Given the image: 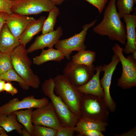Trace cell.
Masks as SVG:
<instances>
[{
  "mask_svg": "<svg viewBox=\"0 0 136 136\" xmlns=\"http://www.w3.org/2000/svg\"><path fill=\"white\" fill-rule=\"evenodd\" d=\"M116 0L109 1L104 9L103 20L93 30L97 34L107 36L111 40L124 45L126 41V29L117 11Z\"/></svg>",
  "mask_w": 136,
  "mask_h": 136,
  "instance_id": "obj_1",
  "label": "cell"
},
{
  "mask_svg": "<svg viewBox=\"0 0 136 136\" xmlns=\"http://www.w3.org/2000/svg\"><path fill=\"white\" fill-rule=\"evenodd\" d=\"M25 47L20 44L10 54L13 69L29 87L38 88L40 84L39 77L31 67V61L28 56Z\"/></svg>",
  "mask_w": 136,
  "mask_h": 136,
  "instance_id": "obj_2",
  "label": "cell"
},
{
  "mask_svg": "<svg viewBox=\"0 0 136 136\" xmlns=\"http://www.w3.org/2000/svg\"><path fill=\"white\" fill-rule=\"evenodd\" d=\"M53 79L56 95L75 115L80 118V106L84 94L80 92L63 74H58Z\"/></svg>",
  "mask_w": 136,
  "mask_h": 136,
  "instance_id": "obj_3",
  "label": "cell"
},
{
  "mask_svg": "<svg viewBox=\"0 0 136 136\" xmlns=\"http://www.w3.org/2000/svg\"><path fill=\"white\" fill-rule=\"evenodd\" d=\"M42 91L49 98L62 127H74L80 118L75 115L61 98L55 94L53 79L46 80L42 86Z\"/></svg>",
  "mask_w": 136,
  "mask_h": 136,
  "instance_id": "obj_4",
  "label": "cell"
},
{
  "mask_svg": "<svg viewBox=\"0 0 136 136\" xmlns=\"http://www.w3.org/2000/svg\"><path fill=\"white\" fill-rule=\"evenodd\" d=\"M109 111L104 98L84 94L80 106V118L88 117L107 122Z\"/></svg>",
  "mask_w": 136,
  "mask_h": 136,
  "instance_id": "obj_5",
  "label": "cell"
},
{
  "mask_svg": "<svg viewBox=\"0 0 136 136\" xmlns=\"http://www.w3.org/2000/svg\"><path fill=\"white\" fill-rule=\"evenodd\" d=\"M112 50L119 58L122 66L121 75L117 80V86L124 89L136 86V60L131 55L125 57L123 48L117 44H115Z\"/></svg>",
  "mask_w": 136,
  "mask_h": 136,
  "instance_id": "obj_6",
  "label": "cell"
},
{
  "mask_svg": "<svg viewBox=\"0 0 136 136\" xmlns=\"http://www.w3.org/2000/svg\"><path fill=\"white\" fill-rule=\"evenodd\" d=\"M97 21L96 19L90 23L85 24L80 33L69 38L59 40L55 45V48L62 52L67 59L70 60V55L73 51L78 52L87 49L84 42L87 31L95 24Z\"/></svg>",
  "mask_w": 136,
  "mask_h": 136,
  "instance_id": "obj_7",
  "label": "cell"
},
{
  "mask_svg": "<svg viewBox=\"0 0 136 136\" xmlns=\"http://www.w3.org/2000/svg\"><path fill=\"white\" fill-rule=\"evenodd\" d=\"M96 67L79 64L71 61L68 62L63 70V74L70 82L76 87L82 86L92 77Z\"/></svg>",
  "mask_w": 136,
  "mask_h": 136,
  "instance_id": "obj_8",
  "label": "cell"
},
{
  "mask_svg": "<svg viewBox=\"0 0 136 136\" xmlns=\"http://www.w3.org/2000/svg\"><path fill=\"white\" fill-rule=\"evenodd\" d=\"M11 3L12 13L27 16L49 12L56 6L50 0H16Z\"/></svg>",
  "mask_w": 136,
  "mask_h": 136,
  "instance_id": "obj_9",
  "label": "cell"
},
{
  "mask_svg": "<svg viewBox=\"0 0 136 136\" xmlns=\"http://www.w3.org/2000/svg\"><path fill=\"white\" fill-rule=\"evenodd\" d=\"M32 121L33 124L50 127L58 130L62 127L51 101L32 111Z\"/></svg>",
  "mask_w": 136,
  "mask_h": 136,
  "instance_id": "obj_10",
  "label": "cell"
},
{
  "mask_svg": "<svg viewBox=\"0 0 136 136\" xmlns=\"http://www.w3.org/2000/svg\"><path fill=\"white\" fill-rule=\"evenodd\" d=\"M49 102L47 98L37 99L33 95L24 97L21 100L18 98H14L0 106V113L8 115L22 109L40 108L47 105Z\"/></svg>",
  "mask_w": 136,
  "mask_h": 136,
  "instance_id": "obj_11",
  "label": "cell"
},
{
  "mask_svg": "<svg viewBox=\"0 0 136 136\" xmlns=\"http://www.w3.org/2000/svg\"><path fill=\"white\" fill-rule=\"evenodd\" d=\"M119 62L120 60L118 56L114 54L112 56L110 63L108 64H104L101 69V71L104 72L103 78L100 80V83L104 94V98L109 111L112 112L115 111L116 105L111 96L110 88L113 73Z\"/></svg>",
  "mask_w": 136,
  "mask_h": 136,
  "instance_id": "obj_12",
  "label": "cell"
},
{
  "mask_svg": "<svg viewBox=\"0 0 136 136\" xmlns=\"http://www.w3.org/2000/svg\"><path fill=\"white\" fill-rule=\"evenodd\" d=\"M63 34V30L61 27H57L56 30L46 33L38 36L34 42L26 50L28 53L43 49L45 47L53 48L60 40Z\"/></svg>",
  "mask_w": 136,
  "mask_h": 136,
  "instance_id": "obj_13",
  "label": "cell"
},
{
  "mask_svg": "<svg viewBox=\"0 0 136 136\" xmlns=\"http://www.w3.org/2000/svg\"><path fill=\"white\" fill-rule=\"evenodd\" d=\"M35 20L32 17L12 13L8 14L6 24L13 35L19 39L27 27Z\"/></svg>",
  "mask_w": 136,
  "mask_h": 136,
  "instance_id": "obj_14",
  "label": "cell"
},
{
  "mask_svg": "<svg viewBox=\"0 0 136 136\" xmlns=\"http://www.w3.org/2000/svg\"><path fill=\"white\" fill-rule=\"evenodd\" d=\"M123 18L126 25L127 41L123 51L126 54L132 53L136 51V15L130 14Z\"/></svg>",
  "mask_w": 136,
  "mask_h": 136,
  "instance_id": "obj_15",
  "label": "cell"
},
{
  "mask_svg": "<svg viewBox=\"0 0 136 136\" xmlns=\"http://www.w3.org/2000/svg\"><path fill=\"white\" fill-rule=\"evenodd\" d=\"M102 65L97 66L96 72L91 79L84 85L77 88L80 92L104 98V94L100 83L99 76Z\"/></svg>",
  "mask_w": 136,
  "mask_h": 136,
  "instance_id": "obj_16",
  "label": "cell"
},
{
  "mask_svg": "<svg viewBox=\"0 0 136 136\" xmlns=\"http://www.w3.org/2000/svg\"><path fill=\"white\" fill-rule=\"evenodd\" d=\"M20 44L19 39L13 35L5 24L0 33V52L11 54Z\"/></svg>",
  "mask_w": 136,
  "mask_h": 136,
  "instance_id": "obj_17",
  "label": "cell"
},
{
  "mask_svg": "<svg viewBox=\"0 0 136 136\" xmlns=\"http://www.w3.org/2000/svg\"><path fill=\"white\" fill-rule=\"evenodd\" d=\"M46 18L45 16H41L30 23L19 38L20 44L25 47L35 35L42 31Z\"/></svg>",
  "mask_w": 136,
  "mask_h": 136,
  "instance_id": "obj_18",
  "label": "cell"
},
{
  "mask_svg": "<svg viewBox=\"0 0 136 136\" xmlns=\"http://www.w3.org/2000/svg\"><path fill=\"white\" fill-rule=\"evenodd\" d=\"M108 125L107 122H103L88 117L80 118L74 128L77 133L89 129H94L102 132L106 131Z\"/></svg>",
  "mask_w": 136,
  "mask_h": 136,
  "instance_id": "obj_19",
  "label": "cell"
},
{
  "mask_svg": "<svg viewBox=\"0 0 136 136\" xmlns=\"http://www.w3.org/2000/svg\"><path fill=\"white\" fill-rule=\"evenodd\" d=\"M65 58L60 51L52 48L42 49L40 55L33 58V61L34 64L39 65L49 61L60 62Z\"/></svg>",
  "mask_w": 136,
  "mask_h": 136,
  "instance_id": "obj_20",
  "label": "cell"
},
{
  "mask_svg": "<svg viewBox=\"0 0 136 136\" xmlns=\"http://www.w3.org/2000/svg\"><path fill=\"white\" fill-rule=\"evenodd\" d=\"M0 127H3L6 132L16 130L21 135L24 127L18 121L16 115L13 113L8 115L0 113Z\"/></svg>",
  "mask_w": 136,
  "mask_h": 136,
  "instance_id": "obj_21",
  "label": "cell"
},
{
  "mask_svg": "<svg viewBox=\"0 0 136 136\" xmlns=\"http://www.w3.org/2000/svg\"><path fill=\"white\" fill-rule=\"evenodd\" d=\"M33 108L20 110L13 112L16 116L18 121L27 130L31 136H32L33 124L32 121V114Z\"/></svg>",
  "mask_w": 136,
  "mask_h": 136,
  "instance_id": "obj_22",
  "label": "cell"
},
{
  "mask_svg": "<svg viewBox=\"0 0 136 136\" xmlns=\"http://www.w3.org/2000/svg\"><path fill=\"white\" fill-rule=\"evenodd\" d=\"M96 53L94 52L89 50H83L72 56V61L76 63L91 66L95 60Z\"/></svg>",
  "mask_w": 136,
  "mask_h": 136,
  "instance_id": "obj_23",
  "label": "cell"
},
{
  "mask_svg": "<svg viewBox=\"0 0 136 136\" xmlns=\"http://www.w3.org/2000/svg\"><path fill=\"white\" fill-rule=\"evenodd\" d=\"M59 13V9L56 6L49 12L48 16L45 20L43 24L42 30V34L46 33L54 30L57 18Z\"/></svg>",
  "mask_w": 136,
  "mask_h": 136,
  "instance_id": "obj_24",
  "label": "cell"
},
{
  "mask_svg": "<svg viewBox=\"0 0 136 136\" xmlns=\"http://www.w3.org/2000/svg\"><path fill=\"white\" fill-rule=\"evenodd\" d=\"M0 78L6 81H13L18 82L21 87L24 90H27L29 88V86L24 82L13 68L6 72L0 75Z\"/></svg>",
  "mask_w": 136,
  "mask_h": 136,
  "instance_id": "obj_25",
  "label": "cell"
},
{
  "mask_svg": "<svg viewBox=\"0 0 136 136\" xmlns=\"http://www.w3.org/2000/svg\"><path fill=\"white\" fill-rule=\"evenodd\" d=\"M134 4L133 0H117L116 5L121 19L125 15L130 14L133 11Z\"/></svg>",
  "mask_w": 136,
  "mask_h": 136,
  "instance_id": "obj_26",
  "label": "cell"
},
{
  "mask_svg": "<svg viewBox=\"0 0 136 136\" xmlns=\"http://www.w3.org/2000/svg\"><path fill=\"white\" fill-rule=\"evenodd\" d=\"M57 131L51 127L33 124L32 136H56Z\"/></svg>",
  "mask_w": 136,
  "mask_h": 136,
  "instance_id": "obj_27",
  "label": "cell"
},
{
  "mask_svg": "<svg viewBox=\"0 0 136 136\" xmlns=\"http://www.w3.org/2000/svg\"><path fill=\"white\" fill-rule=\"evenodd\" d=\"M10 53L0 54V75L3 74L13 68Z\"/></svg>",
  "mask_w": 136,
  "mask_h": 136,
  "instance_id": "obj_28",
  "label": "cell"
},
{
  "mask_svg": "<svg viewBox=\"0 0 136 136\" xmlns=\"http://www.w3.org/2000/svg\"><path fill=\"white\" fill-rule=\"evenodd\" d=\"M96 8L98 12L101 14L105 9L109 0H85Z\"/></svg>",
  "mask_w": 136,
  "mask_h": 136,
  "instance_id": "obj_29",
  "label": "cell"
},
{
  "mask_svg": "<svg viewBox=\"0 0 136 136\" xmlns=\"http://www.w3.org/2000/svg\"><path fill=\"white\" fill-rule=\"evenodd\" d=\"M74 127H62L57 131L56 136H74Z\"/></svg>",
  "mask_w": 136,
  "mask_h": 136,
  "instance_id": "obj_30",
  "label": "cell"
},
{
  "mask_svg": "<svg viewBox=\"0 0 136 136\" xmlns=\"http://www.w3.org/2000/svg\"><path fill=\"white\" fill-rule=\"evenodd\" d=\"M11 3L8 0H0V12L10 14L11 10Z\"/></svg>",
  "mask_w": 136,
  "mask_h": 136,
  "instance_id": "obj_31",
  "label": "cell"
},
{
  "mask_svg": "<svg viewBox=\"0 0 136 136\" xmlns=\"http://www.w3.org/2000/svg\"><path fill=\"white\" fill-rule=\"evenodd\" d=\"M79 136H104L102 132L96 130L89 129L77 133Z\"/></svg>",
  "mask_w": 136,
  "mask_h": 136,
  "instance_id": "obj_32",
  "label": "cell"
},
{
  "mask_svg": "<svg viewBox=\"0 0 136 136\" xmlns=\"http://www.w3.org/2000/svg\"><path fill=\"white\" fill-rule=\"evenodd\" d=\"M4 90L12 95H14L18 92L17 89L14 87L10 81L5 82L4 87Z\"/></svg>",
  "mask_w": 136,
  "mask_h": 136,
  "instance_id": "obj_33",
  "label": "cell"
},
{
  "mask_svg": "<svg viewBox=\"0 0 136 136\" xmlns=\"http://www.w3.org/2000/svg\"><path fill=\"white\" fill-rule=\"evenodd\" d=\"M116 136H136V126L131 129L129 131L122 133L121 134H117L114 133Z\"/></svg>",
  "mask_w": 136,
  "mask_h": 136,
  "instance_id": "obj_34",
  "label": "cell"
},
{
  "mask_svg": "<svg viewBox=\"0 0 136 136\" xmlns=\"http://www.w3.org/2000/svg\"><path fill=\"white\" fill-rule=\"evenodd\" d=\"M8 14L7 13L0 12V33L3 26L6 24Z\"/></svg>",
  "mask_w": 136,
  "mask_h": 136,
  "instance_id": "obj_35",
  "label": "cell"
},
{
  "mask_svg": "<svg viewBox=\"0 0 136 136\" xmlns=\"http://www.w3.org/2000/svg\"><path fill=\"white\" fill-rule=\"evenodd\" d=\"M6 81L2 80L0 78V94L4 91V87Z\"/></svg>",
  "mask_w": 136,
  "mask_h": 136,
  "instance_id": "obj_36",
  "label": "cell"
},
{
  "mask_svg": "<svg viewBox=\"0 0 136 136\" xmlns=\"http://www.w3.org/2000/svg\"><path fill=\"white\" fill-rule=\"evenodd\" d=\"M6 132L2 127H0V136H8Z\"/></svg>",
  "mask_w": 136,
  "mask_h": 136,
  "instance_id": "obj_37",
  "label": "cell"
},
{
  "mask_svg": "<svg viewBox=\"0 0 136 136\" xmlns=\"http://www.w3.org/2000/svg\"><path fill=\"white\" fill-rule=\"evenodd\" d=\"M55 5H59L64 1L66 0H50Z\"/></svg>",
  "mask_w": 136,
  "mask_h": 136,
  "instance_id": "obj_38",
  "label": "cell"
},
{
  "mask_svg": "<svg viewBox=\"0 0 136 136\" xmlns=\"http://www.w3.org/2000/svg\"><path fill=\"white\" fill-rule=\"evenodd\" d=\"M22 135L24 136H31L28 131L24 127L22 130Z\"/></svg>",
  "mask_w": 136,
  "mask_h": 136,
  "instance_id": "obj_39",
  "label": "cell"
},
{
  "mask_svg": "<svg viewBox=\"0 0 136 136\" xmlns=\"http://www.w3.org/2000/svg\"><path fill=\"white\" fill-rule=\"evenodd\" d=\"M132 56L133 58L136 60V51L132 53Z\"/></svg>",
  "mask_w": 136,
  "mask_h": 136,
  "instance_id": "obj_40",
  "label": "cell"
},
{
  "mask_svg": "<svg viewBox=\"0 0 136 136\" xmlns=\"http://www.w3.org/2000/svg\"><path fill=\"white\" fill-rule=\"evenodd\" d=\"M11 2H13L16 1V0H8Z\"/></svg>",
  "mask_w": 136,
  "mask_h": 136,
  "instance_id": "obj_41",
  "label": "cell"
},
{
  "mask_svg": "<svg viewBox=\"0 0 136 136\" xmlns=\"http://www.w3.org/2000/svg\"><path fill=\"white\" fill-rule=\"evenodd\" d=\"M134 2V3L135 4L136 3V0H133Z\"/></svg>",
  "mask_w": 136,
  "mask_h": 136,
  "instance_id": "obj_42",
  "label": "cell"
},
{
  "mask_svg": "<svg viewBox=\"0 0 136 136\" xmlns=\"http://www.w3.org/2000/svg\"><path fill=\"white\" fill-rule=\"evenodd\" d=\"M1 53V52L0 51V54Z\"/></svg>",
  "mask_w": 136,
  "mask_h": 136,
  "instance_id": "obj_43",
  "label": "cell"
}]
</instances>
